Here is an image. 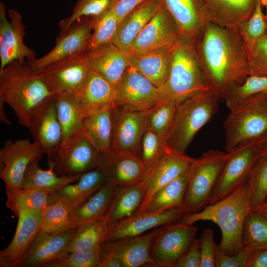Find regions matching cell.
I'll use <instances>...</instances> for the list:
<instances>
[{
    "instance_id": "34",
    "label": "cell",
    "mask_w": 267,
    "mask_h": 267,
    "mask_svg": "<svg viewBox=\"0 0 267 267\" xmlns=\"http://www.w3.org/2000/svg\"><path fill=\"white\" fill-rule=\"evenodd\" d=\"M146 189L143 181L125 187L117 188L104 219L108 224L121 222L134 214L141 205Z\"/></svg>"
},
{
    "instance_id": "44",
    "label": "cell",
    "mask_w": 267,
    "mask_h": 267,
    "mask_svg": "<svg viewBox=\"0 0 267 267\" xmlns=\"http://www.w3.org/2000/svg\"><path fill=\"white\" fill-rule=\"evenodd\" d=\"M76 228L71 211L63 202L49 204L43 210L41 231L55 233Z\"/></svg>"
},
{
    "instance_id": "47",
    "label": "cell",
    "mask_w": 267,
    "mask_h": 267,
    "mask_svg": "<svg viewBox=\"0 0 267 267\" xmlns=\"http://www.w3.org/2000/svg\"><path fill=\"white\" fill-rule=\"evenodd\" d=\"M262 0H257L250 17L237 29L245 46L263 37L267 32V23L263 12Z\"/></svg>"
},
{
    "instance_id": "14",
    "label": "cell",
    "mask_w": 267,
    "mask_h": 267,
    "mask_svg": "<svg viewBox=\"0 0 267 267\" xmlns=\"http://www.w3.org/2000/svg\"><path fill=\"white\" fill-rule=\"evenodd\" d=\"M0 2V71L14 60L32 61L36 58L33 49L24 43L25 26L19 12L15 9L7 10Z\"/></svg>"
},
{
    "instance_id": "1",
    "label": "cell",
    "mask_w": 267,
    "mask_h": 267,
    "mask_svg": "<svg viewBox=\"0 0 267 267\" xmlns=\"http://www.w3.org/2000/svg\"><path fill=\"white\" fill-rule=\"evenodd\" d=\"M195 46L205 82L220 100L249 75L247 54L237 29L211 22Z\"/></svg>"
},
{
    "instance_id": "29",
    "label": "cell",
    "mask_w": 267,
    "mask_h": 267,
    "mask_svg": "<svg viewBox=\"0 0 267 267\" xmlns=\"http://www.w3.org/2000/svg\"><path fill=\"white\" fill-rule=\"evenodd\" d=\"M176 45L145 52L129 53L130 66L160 89L166 81Z\"/></svg>"
},
{
    "instance_id": "45",
    "label": "cell",
    "mask_w": 267,
    "mask_h": 267,
    "mask_svg": "<svg viewBox=\"0 0 267 267\" xmlns=\"http://www.w3.org/2000/svg\"><path fill=\"white\" fill-rule=\"evenodd\" d=\"M256 95L267 98V76L249 75L241 84L230 89L223 101L229 110Z\"/></svg>"
},
{
    "instance_id": "53",
    "label": "cell",
    "mask_w": 267,
    "mask_h": 267,
    "mask_svg": "<svg viewBox=\"0 0 267 267\" xmlns=\"http://www.w3.org/2000/svg\"><path fill=\"white\" fill-rule=\"evenodd\" d=\"M199 239L195 238L188 249L178 258L174 267H200Z\"/></svg>"
},
{
    "instance_id": "4",
    "label": "cell",
    "mask_w": 267,
    "mask_h": 267,
    "mask_svg": "<svg viewBox=\"0 0 267 267\" xmlns=\"http://www.w3.org/2000/svg\"><path fill=\"white\" fill-rule=\"evenodd\" d=\"M219 100L211 89L200 91L181 100L166 140L168 146L185 153L196 133L217 112Z\"/></svg>"
},
{
    "instance_id": "30",
    "label": "cell",
    "mask_w": 267,
    "mask_h": 267,
    "mask_svg": "<svg viewBox=\"0 0 267 267\" xmlns=\"http://www.w3.org/2000/svg\"><path fill=\"white\" fill-rule=\"evenodd\" d=\"M75 97L85 116L114 104L115 88L91 69L83 88Z\"/></svg>"
},
{
    "instance_id": "23",
    "label": "cell",
    "mask_w": 267,
    "mask_h": 267,
    "mask_svg": "<svg viewBox=\"0 0 267 267\" xmlns=\"http://www.w3.org/2000/svg\"><path fill=\"white\" fill-rule=\"evenodd\" d=\"M194 158L171 149L146 172L143 180L146 189L144 200L136 213L142 210L159 189L187 172Z\"/></svg>"
},
{
    "instance_id": "42",
    "label": "cell",
    "mask_w": 267,
    "mask_h": 267,
    "mask_svg": "<svg viewBox=\"0 0 267 267\" xmlns=\"http://www.w3.org/2000/svg\"><path fill=\"white\" fill-rule=\"evenodd\" d=\"M243 247L255 251L267 248V219L256 210L247 213L242 231Z\"/></svg>"
},
{
    "instance_id": "54",
    "label": "cell",
    "mask_w": 267,
    "mask_h": 267,
    "mask_svg": "<svg viewBox=\"0 0 267 267\" xmlns=\"http://www.w3.org/2000/svg\"><path fill=\"white\" fill-rule=\"evenodd\" d=\"M146 0H118L112 8L120 21L134 8Z\"/></svg>"
},
{
    "instance_id": "3",
    "label": "cell",
    "mask_w": 267,
    "mask_h": 267,
    "mask_svg": "<svg viewBox=\"0 0 267 267\" xmlns=\"http://www.w3.org/2000/svg\"><path fill=\"white\" fill-rule=\"evenodd\" d=\"M249 211L245 183L224 198L205 206L200 212L187 215L179 222L187 224L206 221L216 223L222 232L218 246L225 254L233 255L243 248L242 231Z\"/></svg>"
},
{
    "instance_id": "5",
    "label": "cell",
    "mask_w": 267,
    "mask_h": 267,
    "mask_svg": "<svg viewBox=\"0 0 267 267\" xmlns=\"http://www.w3.org/2000/svg\"><path fill=\"white\" fill-rule=\"evenodd\" d=\"M229 111L223 124L226 152L257 142L267 134L266 97L252 96Z\"/></svg>"
},
{
    "instance_id": "7",
    "label": "cell",
    "mask_w": 267,
    "mask_h": 267,
    "mask_svg": "<svg viewBox=\"0 0 267 267\" xmlns=\"http://www.w3.org/2000/svg\"><path fill=\"white\" fill-rule=\"evenodd\" d=\"M227 152L210 150L198 158H194L189 169V177L184 208L188 214L204 208L209 203Z\"/></svg>"
},
{
    "instance_id": "33",
    "label": "cell",
    "mask_w": 267,
    "mask_h": 267,
    "mask_svg": "<svg viewBox=\"0 0 267 267\" xmlns=\"http://www.w3.org/2000/svg\"><path fill=\"white\" fill-rule=\"evenodd\" d=\"M189 177V169L159 189L143 209L135 213H160L184 207Z\"/></svg>"
},
{
    "instance_id": "12",
    "label": "cell",
    "mask_w": 267,
    "mask_h": 267,
    "mask_svg": "<svg viewBox=\"0 0 267 267\" xmlns=\"http://www.w3.org/2000/svg\"><path fill=\"white\" fill-rule=\"evenodd\" d=\"M90 70L87 52L53 63L40 73L56 94L67 93L76 96Z\"/></svg>"
},
{
    "instance_id": "19",
    "label": "cell",
    "mask_w": 267,
    "mask_h": 267,
    "mask_svg": "<svg viewBox=\"0 0 267 267\" xmlns=\"http://www.w3.org/2000/svg\"><path fill=\"white\" fill-rule=\"evenodd\" d=\"M97 168L102 172L107 181L117 188L138 184L146 174L139 157L113 150L98 152Z\"/></svg>"
},
{
    "instance_id": "28",
    "label": "cell",
    "mask_w": 267,
    "mask_h": 267,
    "mask_svg": "<svg viewBox=\"0 0 267 267\" xmlns=\"http://www.w3.org/2000/svg\"><path fill=\"white\" fill-rule=\"evenodd\" d=\"M162 3V0H146L136 6L120 21L112 43L128 52L134 41Z\"/></svg>"
},
{
    "instance_id": "35",
    "label": "cell",
    "mask_w": 267,
    "mask_h": 267,
    "mask_svg": "<svg viewBox=\"0 0 267 267\" xmlns=\"http://www.w3.org/2000/svg\"><path fill=\"white\" fill-rule=\"evenodd\" d=\"M55 100L57 116L63 133L61 147L71 139L83 134L85 116L75 96L58 93L56 94Z\"/></svg>"
},
{
    "instance_id": "2",
    "label": "cell",
    "mask_w": 267,
    "mask_h": 267,
    "mask_svg": "<svg viewBox=\"0 0 267 267\" xmlns=\"http://www.w3.org/2000/svg\"><path fill=\"white\" fill-rule=\"evenodd\" d=\"M55 96L43 75L32 72L26 60H14L0 71V98L12 109L18 123L28 129Z\"/></svg>"
},
{
    "instance_id": "41",
    "label": "cell",
    "mask_w": 267,
    "mask_h": 267,
    "mask_svg": "<svg viewBox=\"0 0 267 267\" xmlns=\"http://www.w3.org/2000/svg\"><path fill=\"white\" fill-rule=\"evenodd\" d=\"M180 101L164 97L147 109V126L166 140L172 128L177 107Z\"/></svg>"
},
{
    "instance_id": "43",
    "label": "cell",
    "mask_w": 267,
    "mask_h": 267,
    "mask_svg": "<svg viewBox=\"0 0 267 267\" xmlns=\"http://www.w3.org/2000/svg\"><path fill=\"white\" fill-rule=\"evenodd\" d=\"M118 0H78L73 7L71 14L59 23L60 32L66 31L76 20L82 17H89L95 22L114 6Z\"/></svg>"
},
{
    "instance_id": "59",
    "label": "cell",
    "mask_w": 267,
    "mask_h": 267,
    "mask_svg": "<svg viewBox=\"0 0 267 267\" xmlns=\"http://www.w3.org/2000/svg\"><path fill=\"white\" fill-rule=\"evenodd\" d=\"M254 210L259 212L267 219V202L263 203Z\"/></svg>"
},
{
    "instance_id": "46",
    "label": "cell",
    "mask_w": 267,
    "mask_h": 267,
    "mask_svg": "<svg viewBox=\"0 0 267 267\" xmlns=\"http://www.w3.org/2000/svg\"><path fill=\"white\" fill-rule=\"evenodd\" d=\"M170 149L166 139L147 126L140 146V159L146 172Z\"/></svg>"
},
{
    "instance_id": "13",
    "label": "cell",
    "mask_w": 267,
    "mask_h": 267,
    "mask_svg": "<svg viewBox=\"0 0 267 267\" xmlns=\"http://www.w3.org/2000/svg\"><path fill=\"white\" fill-rule=\"evenodd\" d=\"M98 159V152L83 133L61 146L48 165L58 176H75L97 168Z\"/></svg>"
},
{
    "instance_id": "27",
    "label": "cell",
    "mask_w": 267,
    "mask_h": 267,
    "mask_svg": "<svg viewBox=\"0 0 267 267\" xmlns=\"http://www.w3.org/2000/svg\"><path fill=\"white\" fill-rule=\"evenodd\" d=\"M90 67L113 86L118 84L130 66L129 53L112 42L87 51Z\"/></svg>"
},
{
    "instance_id": "48",
    "label": "cell",
    "mask_w": 267,
    "mask_h": 267,
    "mask_svg": "<svg viewBox=\"0 0 267 267\" xmlns=\"http://www.w3.org/2000/svg\"><path fill=\"white\" fill-rule=\"evenodd\" d=\"M119 23L120 21L112 9L96 21L89 50L111 43Z\"/></svg>"
},
{
    "instance_id": "56",
    "label": "cell",
    "mask_w": 267,
    "mask_h": 267,
    "mask_svg": "<svg viewBox=\"0 0 267 267\" xmlns=\"http://www.w3.org/2000/svg\"><path fill=\"white\" fill-rule=\"evenodd\" d=\"M247 267H267V248L256 251Z\"/></svg>"
},
{
    "instance_id": "49",
    "label": "cell",
    "mask_w": 267,
    "mask_h": 267,
    "mask_svg": "<svg viewBox=\"0 0 267 267\" xmlns=\"http://www.w3.org/2000/svg\"><path fill=\"white\" fill-rule=\"evenodd\" d=\"M100 247L83 251L67 253L44 267H98Z\"/></svg>"
},
{
    "instance_id": "17",
    "label": "cell",
    "mask_w": 267,
    "mask_h": 267,
    "mask_svg": "<svg viewBox=\"0 0 267 267\" xmlns=\"http://www.w3.org/2000/svg\"><path fill=\"white\" fill-rule=\"evenodd\" d=\"M179 40L177 24L163 2L132 44L128 52L139 53L174 46Z\"/></svg>"
},
{
    "instance_id": "15",
    "label": "cell",
    "mask_w": 267,
    "mask_h": 267,
    "mask_svg": "<svg viewBox=\"0 0 267 267\" xmlns=\"http://www.w3.org/2000/svg\"><path fill=\"white\" fill-rule=\"evenodd\" d=\"M147 109L115 104L112 150L140 158V146L147 128Z\"/></svg>"
},
{
    "instance_id": "36",
    "label": "cell",
    "mask_w": 267,
    "mask_h": 267,
    "mask_svg": "<svg viewBox=\"0 0 267 267\" xmlns=\"http://www.w3.org/2000/svg\"><path fill=\"white\" fill-rule=\"evenodd\" d=\"M117 187L107 181L82 204L71 211L76 227L105 218Z\"/></svg>"
},
{
    "instance_id": "20",
    "label": "cell",
    "mask_w": 267,
    "mask_h": 267,
    "mask_svg": "<svg viewBox=\"0 0 267 267\" xmlns=\"http://www.w3.org/2000/svg\"><path fill=\"white\" fill-rule=\"evenodd\" d=\"M43 211L21 212L14 235L9 244L0 252V267H19L31 243L41 231Z\"/></svg>"
},
{
    "instance_id": "18",
    "label": "cell",
    "mask_w": 267,
    "mask_h": 267,
    "mask_svg": "<svg viewBox=\"0 0 267 267\" xmlns=\"http://www.w3.org/2000/svg\"><path fill=\"white\" fill-rule=\"evenodd\" d=\"M162 98L161 89L131 66L115 87L117 105L148 109Z\"/></svg>"
},
{
    "instance_id": "40",
    "label": "cell",
    "mask_w": 267,
    "mask_h": 267,
    "mask_svg": "<svg viewBox=\"0 0 267 267\" xmlns=\"http://www.w3.org/2000/svg\"><path fill=\"white\" fill-rule=\"evenodd\" d=\"M6 205L17 217L23 211L31 210H43L48 205L49 192L47 190L20 188L14 190H5Z\"/></svg>"
},
{
    "instance_id": "26",
    "label": "cell",
    "mask_w": 267,
    "mask_h": 267,
    "mask_svg": "<svg viewBox=\"0 0 267 267\" xmlns=\"http://www.w3.org/2000/svg\"><path fill=\"white\" fill-rule=\"evenodd\" d=\"M107 182L101 170L94 168L81 175L76 181L49 192L48 205L60 201L72 211L85 202Z\"/></svg>"
},
{
    "instance_id": "60",
    "label": "cell",
    "mask_w": 267,
    "mask_h": 267,
    "mask_svg": "<svg viewBox=\"0 0 267 267\" xmlns=\"http://www.w3.org/2000/svg\"><path fill=\"white\" fill-rule=\"evenodd\" d=\"M263 5H265L266 7V15L265 16V19L267 23V0H262Z\"/></svg>"
},
{
    "instance_id": "51",
    "label": "cell",
    "mask_w": 267,
    "mask_h": 267,
    "mask_svg": "<svg viewBox=\"0 0 267 267\" xmlns=\"http://www.w3.org/2000/svg\"><path fill=\"white\" fill-rule=\"evenodd\" d=\"M256 251L243 247L237 254L228 255L225 254L216 245L215 252V267H247L253 255Z\"/></svg>"
},
{
    "instance_id": "50",
    "label": "cell",
    "mask_w": 267,
    "mask_h": 267,
    "mask_svg": "<svg viewBox=\"0 0 267 267\" xmlns=\"http://www.w3.org/2000/svg\"><path fill=\"white\" fill-rule=\"evenodd\" d=\"M249 75L267 76V32L253 44L245 46Z\"/></svg>"
},
{
    "instance_id": "21",
    "label": "cell",
    "mask_w": 267,
    "mask_h": 267,
    "mask_svg": "<svg viewBox=\"0 0 267 267\" xmlns=\"http://www.w3.org/2000/svg\"><path fill=\"white\" fill-rule=\"evenodd\" d=\"M188 215L184 207L160 213H135L128 219L108 224L106 241L138 236L159 226L179 221Z\"/></svg>"
},
{
    "instance_id": "32",
    "label": "cell",
    "mask_w": 267,
    "mask_h": 267,
    "mask_svg": "<svg viewBox=\"0 0 267 267\" xmlns=\"http://www.w3.org/2000/svg\"><path fill=\"white\" fill-rule=\"evenodd\" d=\"M211 12L214 22L236 29L252 14L257 0H204Z\"/></svg>"
},
{
    "instance_id": "9",
    "label": "cell",
    "mask_w": 267,
    "mask_h": 267,
    "mask_svg": "<svg viewBox=\"0 0 267 267\" xmlns=\"http://www.w3.org/2000/svg\"><path fill=\"white\" fill-rule=\"evenodd\" d=\"M95 24L89 17L76 20L65 31L59 32L54 47L46 54L26 62L32 72L40 73L47 66L72 56L87 52Z\"/></svg>"
},
{
    "instance_id": "55",
    "label": "cell",
    "mask_w": 267,
    "mask_h": 267,
    "mask_svg": "<svg viewBox=\"0 0 267 267\" xmlns=\"http://www.w3.org/2000/svg\"><path fill=\"white\" fill-rule=\"evenodd\" d=\"M98 267H123L118 258L114 254L104 252L100 249Z\"/></svg>"
},
{
    "instance_id": "37",
    "label": "cell",
    "mask_w": 267,
    "mask_h": 267,
    "mask_svg": "<svg viewBox=\"0 0 267 267\" xmlns=\"http://www.w3.org/2000/svg\"><path fill=\"white\" fill-rule=\"evenodd\" d=\"M108 224L103 218L76 228L67 247V252L83 251L99 248L106 241Z\"/></svg>"
},
{
    "instance_id": "57",
    "label": "cell",
    "mask_w": 267,
    "mask_h": 267,
    "mask_svg": "<svg viewBox=\"0 0 267 267\" xmlns=\"http://www.w3.org/2000/svg\"><path fill=\"white\" fill-rule=\"evenodd\" d=\"M4 103H5V102L2 99L0 98V120L1 122L10 125V121L7 118L4 111L3 105Z\"/></svg>"
},
{
    "instance_id": "25",
    "label": "cell",
    "mask_w": 267,
    "mask_h": 267,
    "mask_svg": "<svg viewBox=\"0 0 267 267\" xmlns=\"http://www.w3.org/2000/svg\"><path fill=\"white\" fill-rule=\"evenodd\" d=\"M29 129L34 141L38 144L48 161L60 149L63 140L55 98L50 101L37 114Z\"/></svg>"
},
{
    "instance_id": "11",
    "label": "cell",
    "mask_w": 267,
    "mask_h": 267,
    "mask_svg": "<svg viewBox=\"0 0 267 267\" xmlns=\"http://www.w3.org/2000/svg\"><path fill=\"white\" fill-rule=\"evenodd\" d=\"M43 154L38 144L28 138L7 139L0 149V178L5 190L21 188L28 167Z\"/></svg>"
},
{
    "instance_id": "58",
    "label": "cell",
    "mask_w": 267,
    "mask_h": 267,
    "mask_svg": "<svg viewBox=\"0 0 267 267\" xmlns=\"http://www.w3.org/2000/svg\"><path fill=\"white\" fill-rule=\"evenodd\" d=\"M257 142L262 151L267 153V134Z\"/></svg>"
},
{
    "instance_id": "6",
    "label": "cell",
    "mask_w": 267,
    "mask_h": 267,
    "mask_svg": "<svg viewBox=\"0 0 267 267\" xmlns=\"http://www.w3.org/2000/svg\"><path fill=\"white\" fill-rule=\"evenodd\" d=\"M160 89L163 98L178 100L210 89L203 76L195 44L178 40L166 81Z\"/></svg>"
},
{
    "instance_id": "38",
    "label": "cell",
    "mask_w": 267,
    "mask_h": 267,
    "mask_svg": "<svg viewBox=\"0 0 267 267\" xmlns=\"http://www.w3.org/2000/svg\"><path fill=\"white\" fill-rule=\"evenodd\" d=\"M40 159L31 162L25 172L21 187L25 189L37 188L49 192L57 190L64 185L78 180L81 175L60 176L51 167L44 170L39 166Z\"/></svg>"
},
{
    "instance_id": "39",
    "label": "cell",
    "mask_w": 267,
    "mask_h": 267,
    "mask_svg": "<svg viewBox=\"0 0 267 267\" xmlns=\"http://www.w3.org/2000/svg\"><path fill=\"white\" fill-rule=\"evenodd\" d=\"M250 211L267 202V153L262 151L245 182Z\"/></svg>"
},
{
    "instance_id": "16",
    "label": "cell",
    "mask_w": 267,
    "mask_h": 267,
    "mask_svg": "<svg viewBox=\"0 0 267 267\" xmlns=\"http://www.w3.org/2000/svg\"><path fill=\"white\" fill-rule=\"evenodd\" d=\"M175 20L179 40L195 44L206 26L214 22L211 12L204 0H162Z\"/></svg>"
},
{
    "instance_id": "52",
    "label": "cell",
    "mask_w": 267,
    "mask_h": 267,
    "mask_svg": "<svg viewBox=\"0 0 267 267\" xmlns=\"http://www.w3.org/2000/svg\"><path fill=\"white\" fill-rule=\"evenodd\" d=\"M199 241L201 254L200 267H215L216 245L214 241L213 230L210 228L204 229Z\"/></svg>"
},
{
    "instance_id": "22",
    "label": "cell",
    "mask_w": 267,
    "mask_h": 267,
    "mask_svg": "<svg viewBox=\"0 0 267 267\" xmlns=\"http://www.w3.org/2000/svg\"><path fill=\"white\" fill-rule=\"evenodd\" d=\"M160 228L157 227L149 232L138 236L105 241L100 249L115 255L123 267H157L151 258L150 247Z\"/></svg>"
},
{
    "instance_id": "24",
    "label": "cell",
    "mask_w": 267,
    "mask_h": 267,
    "mask_svg": "<svg viewBox=\"0 0 267 267\" xmlns=\"http://www.w3.org/2000/svg\"><path fill=\"white\" fill-rule=\"evenodd\" d=\"M74 229L50 233L40 231L23 256L19 267H44L67 252Z\"/></svg>"
},
{
    "instance_id": "31",
    "label": "cell",
    "mask_w": 267,
    "mask_h": 267,
    "mask_svg": "<svg viewBox=\"0 0 267 267\" xmlns=\"http://www.w3.org/2000/svg\"><path fill=\"white\" fill-rule=\"evenodd\" d=\"M115 116V103L86 115L84 134L98 152L112 150Z\"/></svg>"
},
{
    "instance_id": "10",
    "label": "cell",
    "mask_w": 267,
    "mask_h": 267,
    "mask_svg": "<svg viewBox=\"0 0 267 267\" xmlns=\"http://www.w3.org/2000/svg\"><path fill=\"white\" fill-rule=\"evenodd\" d=\"M197 231V227L179 221L161 226L150 247L151 258L157 267H174L195 238Z\"/></svg>"
},
{
    "instance_id": "8",
    "label": "cell",
    "mask_w": 267,
    "mask_h": 267,
    "mask_svg": "<svg viewBox=\"0 0 267 267\" xmlns=\"http://www.w3.org/2000/svg\"><path fill=\"white\" fill-rule=\"evenodd\" d=\"M227 152V157L210 195L209 205L224 198L246 182L262 150L258 143L253 141Z\"/></svg>"
}]
</instances>
